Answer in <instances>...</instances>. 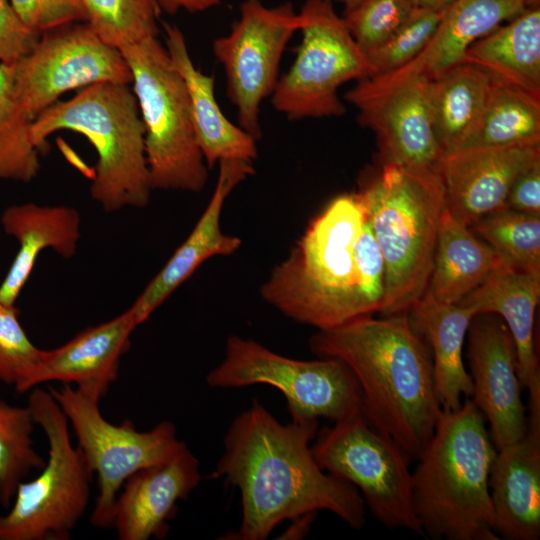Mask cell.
Listing matches in <instances>:
<instances>
[{
    "mask_svg": "<svg viewBox=\"0 0 540 540\" xmlns=\"http://www.w3.org/2000/svg\"><path fill=\"white\" fill-rule=\"evenodd\" d=\"M27 406L47 437L48 459L35 479L18 485L0 515V540H67L89 505L93 472L50 392L34 387Z\"/></svg>",
    "mask_w": 540,
    "mask_h": 540,
    "instance_id": "8",
    "label": "cell"
},
{
    "mask_svg": "<svg viewBox=\"0 0 540 540\" xmlns=\"http://www.w3.org/2000/svg\"><path fill=\"white\" fill-rule=\"evenodd\" d=\"M529 6V0H453L429 44L414 60L392 73L370 78L389 81L418 75L434 80L466 63V52L472 44Z\"/></svg>",
    "mask_w": 540,
    "mask_h": 540,
    "instance_id": "23",
    "label": "cell"
},
{
    "mask_svg": "<svg viewBox=\"0 0 540 540\" xmlns=\"http://www.w3.org/2000/svg\"><path fill=\"white\" fill-rule=\"evenodd\" d=\"M327 1H330V2H333V1H336V2H340L344 5V8L346 7H349L351 5H353L354 3H356L358 0H327Z\"/></svg>",
    "mask_w": 540,
    "mask_h": 540,
    "instance_id": "44",
    "label": "cell"
},
{
    "mask_svg": "<svg viewBox=\"0 0 540 540\" xmlns=\"http://www.w3.org/2000/svg\"><path fill=\"white\" fill-rule=\"evenodd\" d=\"M432 80L418 75L389 81L358 80L345 100L358 123L372 130L384 163L414 171L435 170L441 149L434 130Z\"/></svg>",
    "mask_w": 540,
    "mask_h": 540,
    "instance_id": "15",
    "label": "cell"
},
{
    "mask_svg": "<svg viewBox=\"0 0 540 540\" xmlns=\"http://www.w3.org/2000/svg\"><path fill=\"white\" fill-rule=\"evenodd\" d=\"M86 23L107 44L119 50L158 37L156 0H80Z\"/></svg>",
    "mask_w": 540,
    "mask_h": 540,
    "instance_id": "33",
    "label": "cell"
},
{
    "mask_svg": "<svg viewBox=\"0 0 540 540\" xmlns=\"http://www.w3.org/2000/svg\"><path fill=\"white\" fill-rule=\"evenodd\" d=\"M494 530L499 538H540V426L497 450L489 475Z\"/></svg>",
    "mask_w": 540,
    "mask_h": 540,
    "instance_id": "22",
    "label": "cell"
},
{
    "mask_svg": "<svg viewBox=\"0 0 540 540\" xmlns=\"http://www.w3.org/2000/svg\"><path fill=\"white\" fill-rule=\"evenodd\" d=\"M160 11L174 15L180 10L190 13L204 12L220 4V0H156Z\"/></svg>",
    "mask_w": 540,
    "mask_h": 540,
    "instance_id": "41",
    "label": "cell"
},
{
    "mask_svg": "<svg viewBox=\"0 0 540 540\" xmlns=\"http://www.w3.org/2000/svg\"><path fill=\"white\" fill-rule=\"evenodd\" d=\"M316 514L317 513H309L292 519L294 523L285 533V536H287L286 538L289 536L296 539L303 537L309 531Z\"/></svg>",
    "mask_w": 540,
    "mask_h": 540,
    "instance_id": "42",
    "label": "cell"
},
{
    "mask_svg": "<svg viewBox=\"0 0 540 540\" xmlns=\"http://www.w3.org/2000/svg\"><path fill=\"white\" fill-rule=\"evenodd\" d=\"M0 225L18 242V251L0 284V301L8 305L15 304L43 250L52 249L70 259L81 239L80 213L66 205H11L1 214Z\"/></svg>",
    "mask_w": 540,
    "mask_h": 540,
    "instance_id": "24",
    "label": "cell"
},
{
    "mask_svg": "<svg viewBox=\"0 0 540 540\" xmlns=\"http://www.w3.org/2000/svg\"><path fill=\"white\" fill-rule=\"evenodd\" d=\"M363 221L355 194L333 199L271 270L260 288L262 299L295 322L318 330L378 312L354 255Z\"/></svg>",
    "mask_w": 540,
    "mask_h": 540,
    "instance_id": "3",
    "label": "cell"
},
{
    "mask_svg": "<svg viewBox=\"0 0 540 540\" xmlns=\"http://www.w3.org/2000/svg\"><path fill=\"white\" fill-rule=\"evenodd\" d=\"M317 432V419L283 424L257 400L233 419L212 473L241 494V524L227 539L264 540L284 520L321 510L353 529L364 527L359 491L325 472L313 456L310 441Z\"/></svg>",
    "mask_w": 540,
    "mask_h": 540,
    "instance_id": "1",
    "label": "cell"
},
{
    "mask_svg": "<svg viewBox=\"0 0 540 540\" xmlns=\"http://www.w3.org/2000/svg\"><path fill=\"white\" fill-rule=\"evenodd\" d=\"M199 461L185 445L170 459L138 470L118 494L112 527L120 540L164 538L177 502L186 500L201 481Z\"/></svg>",
    "mask_w": 540,
    "mask_h": 540,
    "instance_id": "20",
    "label": "cell"
},
{
    "mask_svg": "<svg viewBox=\"0 0 540 540\" xmlns=\"http://www.w3.org/2000/svg\"><path fill=\"white\" fill-rule=\"evenodd\" d=\"M531 5H538L540 4V0H529Z\"/></svg>",
    "mask_w": 540,
    "mask_h": 540,
    "instance_id": "45",
    "label": "cell"
},
{
    "mask_svg": "<svg viewBox=\"0 0 540 540\" xmlns=\"http://www.w3.org/2000/svg\"><path fill=\"white\" fill-rule=\"evenodd\" d=\"M310 350L345 363L362 396V414L376 430L418 458L443 410L435 394L431 351L407 313L361 317L318 330Z\"/></svg>",
    "mask_w": 540,
    "mask_h": 540,
    "instance_id": "2",
    "label": "cell"
},
{
    "mask_svg": "<svg viewBox=\"0 0 540 540\" xmlns=\"http://www.w3.org/2000/svg\"><path fill=\"white\" fill-rule=\"evenodd\" d=\"M35 421L28 406H13L0 400V504L11 506L18 485L45 462L35 450Z\"/></svg>",
    "mask_w": 540,
    "mask_h": 540,
    "instance_id": "32",
    "label": "cell"
},
{
    "mask_svg": "<svg viewBox=\"0 0 540 540\" xmlns=\"http://www.w3.org/2000/svg\"><path fill=\"white\" fill-rule=\"evenodd\" d=\"M300 17L290 2L273 8L245 0L229 34L216 38L213 54L224 67L226 94L238 125L256 141L262 137L260 105L271 96L287 43L299 31Z\"/></svg>",
    "mask_w": 540,
    "mask_h": 540,
    "instance_id": "14",
    "label": "cell"
},
{
    "mask_svg": "<svg viewBox=\"0 0 540 540\" xmlns=\"http://www.w3.org/2000/svg\"><path fill=\"white\" fill-rule=\"evenodd\" d=\"M58 131L80 134L94 147L97 163L89 192L106 213L149 204L153 190L145 127L130 85L94 84L41 112L31 124V138L40 153L47 151L48 137Z\"/></svg>",
    "mask_w": 540,
    "mask_h": 540,
    "instance_id": "6",
    "label": "cell"
},
{
    "mask_svg": "<svg viewBox=\"0 0 540 540\" xmlns=\"http://www.w3.org/2000/svg\"><path fill=\"white\" fill-rule=\"evenodd\" d=\"M496 448L471 398L443 411L412 472L413 504L424 536L499 540L489 475Z\"/></svg>",
    "mask_w": 540,
    "mask_h": 540,
    "instance_id": "4",
    "label": "cell"
},
{
    "mask_svg": "<svg viewBox=\"0 0 540 540\" xmlns=\"http://www.w3.org/2000/svg\"><path fill=\"white\" fill-rule=\"evenodd\" d=\"M19 309L0 301V381L18 392L37 363L41 350L29 339L19 320Z\"/></svg>",
    "mask_w": 540,
    "mask_h": 540,
    "instance_id": "37",
    "label": "cell"
},
{
    "mask_svg": "<svg viewBox=\"0 0 540 540\" xmlns=\"http://www.w3.org/2000/svg\"><path fill=\"white\" fill-rule=\"evenodd\" d=\"M505 208L540 216V159L514 181L509 190Z\"/></svg>",
    "mask_w": 540,
    "mask_h": 540,
    "instance_id": "40",
    "label": "cell"
},
{
    "mask_svg": "<svg viewBox=\"0 0 540 540\" xmlns=\"http://www.w3.org/2000/svg\"><path fill=\"white\" fill-rule=\"evenodd\" d=\"M104 82L131 85V70L122 52L85 22L44 31L13 63L15 93L32 120L66 92Z\"/></svg>",
    "mask_w": 540,
    "mask_h": 540,
    "instance_id": "13",
    "label": "cell"
},
{
    "mask_svg": "<svg viewBox=\"0 0 540 540\" xmlns=\"http://www.w3.org/2000/svg\"><path fill=\"white\" fill-rule=\"evenodd\" d=\"M39 34L19 18L9 0H0V63L13 64L35 45Z\"/></svg>",
    "mask_w": 540,
    "mask_h": 540,
    "instance_id": "39",
    "label": "cell"
},
{
    "mask_svg": "<svg viewBox=\"0 0 540 540\" xmlns=\"http://www.w3.org/2000/svg\"><path fill=\"white\" fill-rule=\"evenodd\" d=\"M407 315L432 351L434 389L441 409H458L461 398H471L473 392L463 345L475 312L467 306L439 302L425 292Z\"/></svg>",
    "mask_w": 540,
    "mask_h": 540,
    "instance_id": "26",
    "label": "cell"
},
{
    "mask_svg": "<svg viewBox=\"0 0 540 540\" xmlns=\"http://www.w3.org/2000/svg\"><path fill=\"white\" fill-rule=\"evenodd\" d=\"M540 159V143L507 147H475L442 155L437 162L446 207L471 227L505 208L517 177Z\"/></svg>",
    "mask_w": 540,
    "mask_h": 540,
    "instance_id": "17",
    "label": "cell"
},
{
    "mask_svg": "<svg viewBox=\"0 0 540 540\" xmlns=\"http://www.w3.org/2000/svg\"><path fill=\"white\" fill-rule=\"evenodd\" d=\"M32 119L14 89L13 64L0 63V180L29 183L41 168L31 138Z\"/></svg>",
    "mask_w": 540,
    "mask_h": 540,
    "instance_id": "31",
    "label": "cell"
},
{
    "mask_svg": "<svg viewBox=\"0 0 540 540\" xmlns=\"http://www.w3.org/2000/svg\"><path fill=\"white\" fill-rule=\"evenodd\" d=\"M145 127L152 190L199 193L208 167L197 141L184 80L158 37L120 49Z\"/></svg>",
    "mask_w": 540,
    "mask_h": 540,
    "instance_id": "7",
    "label": "cell"
},
{
    "mask_svg": "<svg viewBox=\"0 0 540 540\" xmlns=\"http://www.w3.org/2000/svg\"><path fill=\"white\" fill-rule=\"evenodd\" d=\"M218 165L215 189L191 233L130 306L138 325L145 322L204 262L216 256H230L242 245L239 237L222 231L220 219L229 194L255 174L253 161L225 159Z\"/></svg>",
    "mask_w": 540,
    "mask_h": 540,
    "instance_id": "18",
    "label": "cell"
},
{
    "mask_svg": "<svg viewBox=\"0 0 540 540\" xmlns=\"http://www.w3.org/2000/svg\"><path fill=\"white\" fill-rule=\"evenodd\" d=\"M206 382L213 388L273 386L285 396L295 421L335 422L362 411L359 384L342 361L293 359L237 335L227 338L224 359L207 374Z\"/></svg>",
    "mask_w": 540,
    "mask_h": 540,
    "instance_id": "9",
    "label": "cell"
},
{
    "mask_svg": "<svg viewBox=\"0 0 540 540\" xmlns=\"http://www.w3.org/2000/svg\"><path fill=\"white\" fill-rule=\"evenodd\" d=\"M48 391L71 424L88 467L97 474L99 493L90 522L97 528H111L125 481L140 469L170 459L186 444L178 439L172 422L140 432L130 420L119 425L107 421L99 409L101 397L94 393L66 383L48 386Z\"/></svg>",
    "mask_w": 540,
    "mask_h": 540,
    "instance_id": "11",
    "label": "cell"
},
{
    "mask_svg": "<svg viewBox=\"0 0 540 540\" xmlns=\"http://www.w3.org/2000/svg\"><path fill=\"white\" fill-rule=\"evenodd\" d=\"M467 335L471 399L489 422L498 450L521 439L528 430L514 341L504 321L494 313L476 314Z\"/></svg>",
    "mask_w": 540,
    "mask_h": 540,
    "instance_id": "16",
    "label": "cell"
},
{
    "mask_svg": "<svg viewBox=\"0 0 540 540\" xmlns=\"http://www.w3.org/2000/svg\"><path fill=\"white\" fill-rule=\"evenodd\" d=\"M469 228L512 267L540 274V216L504 208Z\"/></svg>",
    "mask_w": 540,
    "mask_h": 540,
    "instance_id": "34",
    "label": "cell"
},
{
    "mask_svg": "<svg viewBox=\"0 0 540 540\" xmlns=\"http://www.w3.org/2000/svg\"><path fill=\"white\" fill-rule=\"evenodd\" d=\"M492 76L463 63L431 82L434 130L442 155L461 149L476 131L489 96Z\"/></svg>",
    "mask_w": 540,
    "mask_h": 540,
    "instance_id": "29",
    "label": "cell"
},
{
    "mask_svg": "<svg viewBox=\"0 0 540 540\" xmlns=\"http://www.w3.org/2000/svg\"><path fill=\"white\" fill-rule=\"evenodd\" d=\"M413 9L408 0H358L344 8L341 17L367 58L396 31Z\"/></svg>",
    "mask_w": 540,
    "mask_h": 540,
    "instance_id": "36",
    "label": "cell"
},
{
    "mask_svg": "<svg viewBox=\"0 0 540 540\" xmlns=\"http://www.w3.org/2000/svg\"><path fill=\"white\" fill-rule=\"evenodd\" d=\"M502 258L446 209L439 225L433 266L425 292L458 304L499 265Z\"/></svg>",
    "mask_w": 540,
    "mask_h": 540,
    "instance_id": "28",
    "label": "cell"
},
{
    "mask_svg": "<svg viewBox=\"0 0 540 540\" xmlns=\"http://www.w3.org/2000/svg\"><path fill=\"white\" fill-rule=\"evenodd\" d=\"M21 21L33 32L41 34L52 28L85 22L80 0H9Z\"/></svg>",
    "mask_w": 540,
    "mask_h": 540,
    "instance_id": "38",
    "label": "cell"
},
{
    "mask_svg": "<svg viewBox=\"0 0 540 540\" xmlns=\"http://www.w3.org/2000/svg\"><path fill=\"white\" fill-rule=\"evenodd\" d=\"M138 326L131 307L118 316L88 327L63 345L41 350L18 393L39 384L58 381L103 397L118 378L121 357L130 347V338Z\"/></svg>",
    "mask_w": 540,
    "mask_h": 540,
    "instance_id": "19",
    "label": "cell"
},
{
    "mask_svg": "<svg viewBox=\"0 0 540 540\" xmlns=\"http://www.w3.org/2000/svg\"><path fill=\"white\" fill-rule=\"evenodd\" d=\"M538 143L540 97L492 76L480 123L472 137L459 150Z\"/></svg>",
    "mask_w": 540,
    "mask_h": 540,
    "instance_id": "30",
    "label": "cell"
},
{
    "mask_svg": "<svg viewBox=\"0 0 540 540\" xmlns=\"http://www.w3.org/2000/svg\"><path fill=\"white\" fill-rule=\"evenodd\" d=\"M444 9H413L407 19L375 51L367 56L372 75L392 73L414 60L429 44ZM370 77V76H369Z\"/></svg>",
    "mask_w": 540,
    "mask_h": 540,
    "instance_id": "35",
    "label": "cell"
},
{
    "mask_svg": "<svg viewBox=\"0 0 540 540\" xmlns=\"http://www.w3.org/2000/svg\"><path fill=\"white\" fill-rule=\"evenodd\" d=\"M355 195L384 260L380 313H407L428 286L439 225L447 209L441 178L436 169L414 171L384 163Z\"/></svg>",
    "mask_w": 540,
    "mask_h": 540,
    "instance_id": "5",
    "label": "cell"
},
{
    "mask_svg": "<svg viewBox=\"0 0 540 540\" xmlns=\"http://www.w3.org/2000/svg\"><path fill=\"white\" fill-rule=\"evenodd\" d=\"M465 60L540 97V4L529 6L476 41Z\"/></svg>",
    "mask_w": 540,
    "mask_h": 540,
    "instance_id": "27",
    "label": "cell"
},
{
    "mask_svg": "<svg viewBox=\"0 0 540 540\" xmlns=\"http://www.w3.org/2000/svg\"><path fill=\"white\" fill-rule=\"evenodd\" d=\"M415 9L442 10L453 0H408Z\"/></svg>",
    "mask_w": 540,
    "mask_h": 540,
    "instance_id": "43",
    "label": "cell"
},
{
    "mask_svg": "<svg viewBox=\"0 0 540 540\" xmlns=\"http://www.w3.org/2000/svg\"><path fill=\"white\" fill-rule=\"evenodd\" d=\"M162 26L165 49L187 88L197 141L207 167L225 159L255 160L257 141L223 114L215 98V77L194 65L184 34L176 25L162 22Z\"/></svg>",
    "mask_w": 540,
    "mask_h": 540,
    "instance_id": "25",
    "label": "cell"
},
{
    "mask_svg": "<svg viewBox=\"0 0 540 540\" xmlns=\"http://www.w3.org/2000/svg\"><path fill=\"white\" fill-rule=\"evenodd\" d=\"M298 14L302 40L293 64L277 81L272 105L292 121L340 117L346 108L339 88L371 76V65L332 2L306 0Z\"/></svg>",
    "mask_w": 540,
    "mask_h": 540,
    "instance_id": "12",
    "label": "cell"
},
{
    "mask_svg": "<svg viewBox=\"0 0 540 540\" xmlns=\"http://www.w3.org/2000/svg\"><path fill=\"white\" fill-rule=\"evenodd\" d=\"M540 274L524 272L502 259L490 275L458 304L475 314L494 313L506 324L515 345L517 372L529 392L528 423L540 425V369L534 338Z\"/></svg>",
    "mask_w": 540,
    "mask_h": 540,
    "instance_id": "21",
    "label": "cell"
},
{
    "mask_svg": "<svg viewBox=\"0 0 540 540\" xmlns=\"http://www.w3.org/2000/svg\"><path fill=\"white\" fill-rule=\"evenodd\" d=\"M311 450L318 465L353 485L372 515L389 529L424 536L412 492L410 457L356 412L316 434Z\"/></svg>",
    "mask_w": 540,
    "mask_h": 540,
    "instance_id": "10",
    "label": "cell"
}]
</instances>
